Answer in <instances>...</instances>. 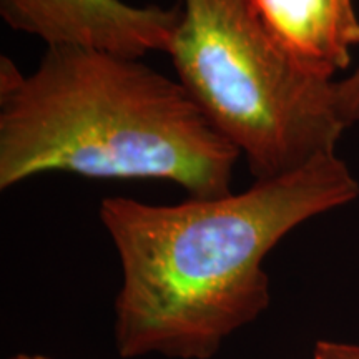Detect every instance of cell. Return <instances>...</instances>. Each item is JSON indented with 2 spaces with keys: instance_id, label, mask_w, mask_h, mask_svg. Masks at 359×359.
I'll list each match as a JSON object with an SVG mask.
<instances>
[{
  "instance_id": "obj_4",
  "label": "cell",
  "mask_w": 359,
  "mask_h": 359,
  "mask_svg": "<svg viewBox=\"0 0 359 359\" xmlns=\"http://www.w3.org/2000/svg\"><path fill=\"white\" fill-rule=\"evenodd\" d=\"M8 27L47 47H82L142 58L167 52L182 7H137L122 0H0Z\"/></svg>"
},
{
  "instance_id": "obj_1",
  "label": "cell",
  "mask_w": 359,
  "mask_h": 359,
  "mask_svg": "<svg viewBox=\"0 0 359 359\" xmlns=\"http://www.w3.org/2000/svg\"><path fill=\"white\" fill-rule=\"evenodd\" d=\"M358 196L356 177L333 151L241 193L177 205L103 198L100 222L122 268L114 306L118 356L212 359L269 306V251Z\"/></svg>"
},
{
  "instance_id": "obj_5",
  "label": "cell",
  "mask_w": 359,
  "mask_h": 359,
  "mask_svg": "<svg viewBox=\"0 0 359 359\" xmlns=\"http://www.w3.org/2000/svg\"><path fill=\"white\" fill-rule=\"evenodd\" d=\"M269 37L309 75L333 80L359 45L353 0H251Z\"/></svg>"
},
{
  "instance_id": "obj_3",
  "label": "cell",
  "mask_w": 359,
  "mask_h": 359,
  "mask_svg": "<svg viewBox=\"0 0 359 359\" xmlns=\"http://www.w3.org/2000/svg\"><path fill=\"white\" fill-rule=\"evenodd\" d=\"M167 53L177 79L255 180L336 151L346 130L336 80L299 69L269 37L251 0H183Z\"/></svg>"
},
{
  "instance_id": "obj_6",
  "label": "cell",
  "mask_w": 359,
  "mask_h": 359,
  "mask_svg": "<svg viewBox=\"0 0 359 359\" xmlns=\"http://www.w3.org/2000/svg\"><path fill=\"white\" fill-rule=\"evenodd\" d=\"M336 100L346 127L359 122V65L351 75L336 80Z\"/></svg>"
},
{
  "instance_id": "obj_7",
  "label": "cell",
  "mask_w": 359,
  "mask_h": 359,
  "mask_svg": "<svg viewBox=\"0 0 359 359\" xmlns=\"http://www.w3.org/2000/svg\"><path fill=\"white\" fill-rule=\"evenodd\" d=\"M313 359H359V344L318 341L314 344Z\"/></svg>"
},
{
  "instance_id": "obj_8",
  "label": "cell",
  "mask_w": 359,
  "mask_h": 359,
  "mask_svg": "<svg viewBox=\"0 0 359 359\" xmlns=\"http://www.w3.org/2000/svg\"><path fill=\"white\" fill-rule=\"evenodd\" d=\"M8 359H52L48 356H42V354H25V353H20V354H15V356L8 358Z\"/></svg>"
},
{
  "instance_id": "obj_2",
  "label": "cell",
  "mask_w": 359,
  "mask_h": 359,
  "mask_svg": "<svg viewBox=\"0 0 359 359\" xmlns=\"http://www.w3.org/2000/svg\"><path fill=\"white\" fill-rule=\"evenodd\" d=\"M240 151L188 90L140 58L47 47L32 74L0 58V188L42 173L163 180L190 198L231 193Z\"/></svg>"
}]
</instances>
